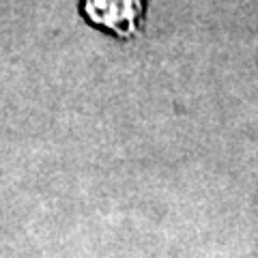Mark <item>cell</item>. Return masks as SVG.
I'll use <instances>...</instances> for the list:
<instances>
[{
  "instance_id": "1",
  "label": "cell",
  "mask_w": 258,
  "mask_h": 258,
  "mask_svg": "<svg viewBox=\"0 0 258 258\" xmlns=\"http://www.w3.org/2000/svg\"><path fill=\"white\" fill-rule=\"evenodd\" d=\"M86 24L116 39H132L142 30L147 0H78Z\"/></svg>"
}]
</instances>
